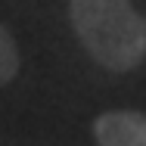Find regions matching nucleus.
<instances>
[{
    "label": "nucleus",
    "mask_w": 146,
    "mask_h": 146,
    "mask_svg": "<svg viewBox=\"0 0 146 146\" xmlns=\"http://www.w3.org/2000/svg\"><path fill=\"white\" fill-rule=\"evenodd\" d=\"M75 37L109 72H134L146 59V16L131 0H68Z\"/></svg>",
    "instance_id": "obj_1"
},
{
    "label": "nucleus",
    "mask_w": 146,
    "mask_h": 146,
    "mask_svg": "<svg viewBox=\"0 0 146 146\" xmlns=\"http://www.w3.org/2000/svg\"><path fill=\"white\" fill-rule=\"evenodd\" d=\"M93 137L100 146H146V112L112 109L93 121Z\"/></svg>",
    "instance_id": "obj_2"
},
{
    "label": "nucleus",
    "mask_w": 146,
    "mask_h": 146,
    "mask_svg": "<svg viewBox=\"0 0 146 146\" xmlns=\"http://www.w3.org/2000/svg\"><path fill=\"white\" fill-rule=\"evenodd\" d=\"M16 75H19V47L9 28L0 25V84H9Z\"/></svg>",
    "instance_id": "obj_3"
}]
</instances>
